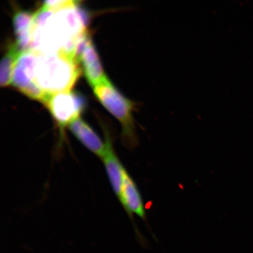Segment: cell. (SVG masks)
I'll return each mask as SVG.
<instances>
[{
  "label": "cell",
  "instance_id": "cell-1",
  "mask_svg": "<svg viewBox=\"0 0 253 253\" xmlns=\"http://www.w3.org/2000/svg\"><path fill=\"white\" fill-rule=\"evenodd\" d=\"M86 21L78 4L56 11L42 6L34 13L31 49L43 53L62 52L77 59L78 47L88 34Z\"/></svg>",
  "mask_w": 253,
  "mask_h": 253
},
{
  "label": "cell",
  "instance_id": "cell-2",
  "mask_svg": "<svg viewBox=\"0 0 253 253\" xmlns=\"http://www.w3.org/2000/svg\"><path fill=\"white\" fill-rule=\"evenodd\" d=\"M37 53L34 84L47 94L70 91L81 75L77 60L62 52Z\"/></svg>",
  "mask_w": 253,
  "mask_h": 253
},
{
  "label": "cell",
  "instance_id": "cell-3",
  "mask_svg": "<svg viewBox=\"0 0 253 253\" xmlns=\"http://www.w3.org/2000/svg\"><path fill=\"white\" fill-rule=\"evenodd\" d=\"M97 99L122 126L123 144L132 150L138 144L134 112L137 104L120 93L108 80L93 87Z\"/></svg>",
  "mask_w": 253,
  "mask_h": 253
},
{
  "label": "cell",
  "instance_id": "cell-4",
  "mask_svg": "<svg viewBox=\"0 0 253 253\" xmlns=\"http://www.w3.org/2000/svg\"><path fill=\"white\" fill-rule=\"evenodd\" d=\"M61 129L80 118L84 100L81 95L67 91L49 94L44 103Z\"/></svg>",
  "mask_w": 253,
  "mask_h": 253
},
{
  "label": "cell",
  "instance_id": "cell-5",
  "mask_svg": "<svg viewBox=\"0 0 253 253\" xmlns=\"http://www.w3.org/2000/svg\"><path fill=\"white\" fill-rule=\"evenodd\" d=\"M37 53L27 50L21 53L12 74V83L14 86L30 99L44 104L49 94L44 92L34 84V71Z\"/></svg>",
  "mask_w": 253,
  "mask_h": 253
},
{
  "label": "cell",
  "instance_id": "cell-6",
  "mask_svg": "<svg viewBox=\"0 0 253 253\" xmlns=\"http://www.w3.org/2000/svg\"><path fill=\"white\" fill-rule=\"evenodd\" d=\"M76 58L83 66L85 77L91 86L94 87L109 80L104 74L89 35H87L79 44Z\"/></svg>",
  "mask_w": 253,
  "mask_h": 253
},
{
  "label": "cell",
  "instance_id": "cell-7",
  "mask_svg": "<svg viewBox=\"0 0 253 253\" xmlns=\"http://www.w3.org/2000/svg\"><path fill=\"white\" fill-rule=\"evenodd\" d=\"M104 131L106 150L102 160L105 167L110 184L120 202L122 200L123 178L126 169L116 154L112 138L109 132L106 130Z\"/></svg>",
  "mask_w": 253,
  "mask_h": 253
},
{
  "label": "cell",
  "instance_id": "cell-8",
  "mask_svg": "<svg viewBox=\"0 0 253 253\" xmlns=\"http://www.w3.org/2000/svg\"><path fill=\"white\" fill-rule=\"evenodd\" d=\"M120 203L133 222L134 214L147 222L146 211L140 192L134 179L126 170H125L123 178Z\"/></svg>",
  "mask_w": 253,
  "mask_h": 253
},
{
  "label": "cell",
  "instance_id": "cell-9",
  "mask_svg": "<svg viewBox=\"0 0 253 253\" xmlns=\"http://www.w3.org/2000/svg\"><path fill=\"white\" fill-rule=\"evenodd\" d=\"M72 133L91 153L101 160L105 153V142H103L99 135L83 120H76L69 126Z\"/></svg>",
  "mask_w": 253,
  "mask_h": 253
},
{
  "label": "cell",
  "instance_id": "cell-10",
  "mask_svg": "<svg viewBox=\"0 0 253 253\" xmlns=\"http://www.w3.org/2000/svg\"><path fill=\"white\" fill-rule=\"evenodd\" d=\"M34 15V13L27 11L19 10L14 15L15 43L22 52L30 48Z\"/></svg>",
  "mask_w": 253,
  "mask_h": 253
},
{
  "label": "cell",
  "instance_id": "cell-11",
  "mask_svg": "<svg viewBox=\"0 0 253 253\" xmlns=\"http://www.w3.org/2000/svg\"><path fill=\"white\" fill-rule=\"evenodd\" d=\"M23 52L15 43L9 46L8 51L3 57L0 65V84L1 87H7L12 82L16 63Z\"/></svg>",
  "mask_w": 253,
  "mask_h": 253
},
{
  "label": "cell",
  "instance_id": "cell-12",
  "mask_svg": "<svg viewBox=\"0 0 253 253\" xmlns=\"http://www.w3.org/2000/svg\"><path fill=\"white\" fill-rule=\"evenodd\" d=\"M78 2L72 0H56V1L52 0V1H44L42 7L49 9L50 10L56 11L59 9L77 4Z\"/></svg>",
  "mask_w": 253,
  "mask_h": 253
}]
</instances>
